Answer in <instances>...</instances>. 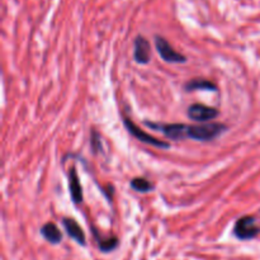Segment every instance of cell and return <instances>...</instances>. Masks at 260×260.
I'll return each instance as SVG.
<instances>
[{
	"label": "cell",
	"instance_id": "obj_9",
	"mask_svg": "<svg viewBox=\"0 0 260 260\" xmlns=\"http://www.w3.org/2000/svg\"><path fill=\"white\" fill-rule=\"evenodd\" d=\"M41 234H42L43 238L51 244H58L62 240V235H61L60 230H58L57 226L52 222H47L42 226L41 229Z\"/></svg>",
	"mask_w": 260,
	"mask_h": 260
},
{
	"label": "cell",
	"instance_id": "obj_2",
	"mask_svg": "<svg viewBox=\"0 0 260 260\" xmlns=\"http://www.w3.org/2000/svg\"><path fill=\"white\" fill-rule=\"evenodd\" d=\"M155 46H156V50L157 52H159L160 57L164 61H167V62H185V56H183L182 53L175 51L174 48L172 47V45H170L164 37L156 36V37H155Z\"/></svg>",
	"mask_w": 260,
	"mask_h": 260
},
{
	"label": "cell",
	"instance_id": "obj_1",
	"mask_svg": "<svg viewBox=\"0 0 260 260\" xmlns=\"http://www.w3.org/2000/svg\"><path fill=\"white\" fill-rule=\"evenodd\" d=\"M226 127L221 123H202L197 126L187 124V139H194L198 141H211L220 136Z\"/></svg>",
	"mask_w": 260,
	"mask_h": 260
},
{
	"label": "cell",
	"instance_id": "obj_3",
	"mask_svg": "<svg viewBox=\"0 0 260 260\" xmlns=\"http://www.w3.org/2000/svg\"><path fill=\"white\" fill-rule=\"evenodd\" d=\"M124 126H126V128L128 129V132L135 137V139L140 140V141L144 142V144L151 145V146L155 147H160V149H168V147H169V144H168V142L160 141L156 137L144 132L141 128H139L131 119L124 118Z\"/></svg>",
	"mask_w": 260,
	"mask_h": 260
},
{
	"label": "cell",
	"instance_id": "obj_6",
	"mask_svg": "<svg viewBox=\"0 0 260 260\" xmlns=\"http://www.w3.org/2000/svg\"><path fill=\"white\" fill-rule=\"evenodd\" d=\"M134 57L135 61L139 63H147L151 56V47L149 41L142 36H137L134 42Z\"/></svg>",
	"mask_w": 260,
	"mask_h": 260
},
{
	"label": "cell",
	"instance_id": "obj_7",
	"mask_svg": "<svg viewBox=\"0 0 260 260\" xmlns=\"http://www.w3.org/2000/svg\"><path fill=\"white\" fill-rule=\"evenodd\" d=\"M62 225L71 239H74L80 245H85V234L75 220L66 217L62 220Z\"/></svg>",
	"mask_w": 260,
	"mask_h": 260
},
{
	"label": "cell",
	"instance_id": "obj_11",
	"mask_svg": "<svg viewBox=\"0 0 260 260\" xmlns=\"http://www.w3.org/2000/svg\"><path fill=\"white\" fill-rule=\"evenodd\" d=\"M131 187L134 188L137 192H149V190L152 189V185L149 180L144 179V178H135V179L131 180Z\"/></svg>",
	"mask_w": 260,
	"mask_h": 260
},
{
	"label": "cell",
	"instance_id": "obj_5",
	"mask_svg": "<svg viewBox=\"0 0 260 260\" xmlns=\"http://www.w3.org/2000/svg\"><path fill=\"white\" fill-rule=\"evenodd\" d=\"M218 116L217 109L203 104H193L188 108V117L196 122H207Z\"/></svg>",
	"mask_w": 260,
	"mask_h": 260
},
{
	"label": "cell",
	"instance_id": "obj_10",
	"mask_svg": "<svg viewBox=\"0 0 260 260\" xmlns=\"http://www.w3.org/2000/svg\"><path fill=\"white\" fill-rule=\"evenodd\" d=\"M185 89L188 91L197 90V89H203V90H216V85L211 83L210 80H205V79H193L189 83L185 84Z\"/></svg>",
	"mask_w": 260,
	"mask_h": 260
},
{
	"label": "cell",
	"instance_id": "obj_12",
	"mask_svg": "<svg viewBox=\"0 0 260 260\" xmlns=\"http://www.w3.org/2000/svg\"><path fill=\"white\" fill-rule=\"evenodd\" d=\"M99 249L104 253H109V251L114 250L118 246V239L117 238H109V239H98Z\"/></svg>",
	"mask_w": 260,
	"mask_h": 260
},
{
	"label": "cell",
	"instance_id": "obj_4",
	"mask_svg": "<svg viewBox=\"0 0 260 260\" xmlns=\"http://www.w3.org/2000/svg\"><path fill=\"white\" fill-rule=\"evenodd\" d=\"M259 229L255 225V218L251 216H245L236 222L234 234L240 240H249L258 235Z\"/></svg>",
	"mask_w": 260,
	"mask_h": 260
},
{
	"label": "cell",
	"instance_id": "obj_8",
	"mask_svg": "<svg viewBox=\"0 0 260 260\" xmlns=\"http://www.w3.org/2000/svg\"><path fill=\"white\" fill-rule=\"evenodd\" d=\"M69 189H70V196L73 198L74 203L79 205L83 202V188H81L80 182H79L78 173L75 168H71L69 172Z\"/></svg>",
	"mask_w": 260,
	"mask_h": 260
}]
</instances>
